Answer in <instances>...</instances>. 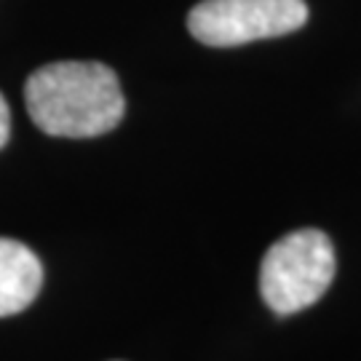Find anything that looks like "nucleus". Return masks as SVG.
<instances>
[{
  "mask_svg": "<svg viewBox=\"0 0 361 361\" xmlns=\"http://www.w3.org/2000/svg\"><path fill=\"white\" fill-rule=\"evenodd\" d=\"M27 113L40 131L89 140L113 131L126 113L118 75L102 62H51L27 78Z\"/></svg>",
  "mask_w": 361,
  "mask_h": 361,
  "instance_id": "obj_1",
  "label": "nucleus"
},
{
  "mask_svg": "<svg viewBox=\"0 0 361 361\" xmlns=\"http://www.w3.org/2000/svg\"><path fill=\"white\" fill-rule=\"evenodd\" d=\"M335 246L322 231H295L268 249L259 265V292L279 316L319 302L335 279Z\"/></svg>",
  "mask_w": 361,
  "mask_h": 361,
  "instance_id": "obj_2",
  "label": "nucleus"
},
{
  "mask_svg": "<svg viewBox=\"0 0 361 361\" xmlns=\"http://www.w3.org/2000/svg\"><path fill=\"white\" fill-rule=\"evenodd\" d=\"M305 22V0H204L188 13L190 35L214 49L279 38Z\"/></svg>",
  "mask_w": 361,
  "mask_h": 361,
  "instance_id": "obj_3",
  "label": "nucleus"
},
{
  "mask_svg": "<svg viewBox=\"0 0 361 361\" xmlns=\"http://www.w3.org/2000/svg\"><path fill=\"white\" fill-rule=\"evenodd\" d=\"M40 286L43 265L38 255L13 238H0V319L30 308Z\"/></svg>",
  "mask_w": 361,
  "mask_h": 361,
  "instance_id": "obj_4",
  "label": "nucleus"
},
{
  "mask_svg": "<svg viewBox=\"0 0 361 361\" xmlns=\"http://www.w3.org/2000/svg\"><path fill=\"white\" fill-rule=\"evenodd\" d=\"M8 134H11V113H8V104L0 94V147L8 142Z\"/></svg>",
  "mask_w": 361,
  "mask_h": 361,
  "instance_id": "obj_5",
  "label": "nucleus"
}]
</instances>
